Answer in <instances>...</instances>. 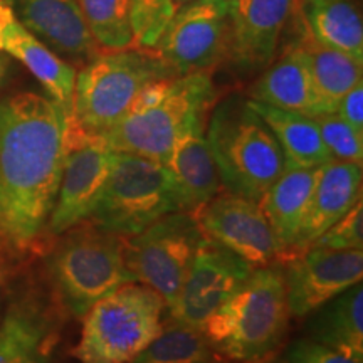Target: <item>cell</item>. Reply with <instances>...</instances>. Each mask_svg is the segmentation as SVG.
I'll list each match as a JSON object with an SVG mask.
<instances>
[{
    "mask_svg": "<svg viewBox=\"0 0 363 363\" xmlns=\"http://www.w3.org/2000/svg\"><path fill=\"white\" fill-rule=\"evenodd\" d=\"M66 111L44 94L0 99V251L19 256L43 240L65 165Z\"/></svg>",
    "mask_w": 363,
    "mask_h": 363,
    "instance_id": "obj_1",
    "label": "cell"
},
{
    "mask_svg": "<svg viewBox=\"0 0 363 363\" xmlns=\"http://www.w3.org/2000/svg\"><path fill=\"white\" fill-rule=\"evenodd\" d=\"M289 315L283 269L262 266L207 318L202 333L225 360L266 363L283 343Z\"/></svg>",
    "mask_w": 363,
    "mask_h": 363,
    "instance_id": "obj_2",
    "label": "cell"
},
{
    "mask_svg": "<svg viewBox=\"0 0 363 363\" xmlns=\"http://www.w3.org/2000/svg\"><path fill=\"white\" fill-rule=\"evenodd\" d=\"M207 143L227 192L259 203L284 170L281 147L249 98L230 94L211 113Z\"/></svg>",
    "mask_w": 363,
    "mask_h": 363,
    "instance_id": "obj_3",
    "label": "cell"
},
{
    "mask_svg": "<svg viewBox=\"0 0 363 363\" xmlns=\"http://www.w3.org/2000/svg\"><path fill=\"white\" fill-rule=\"evenodd\" d=\"M61 235L65 238L49 256V278L71 315L83 318L106 294L135 283L125 259V238L91 220Z\"/></svg>",
    "mask_w": 363,
    "mask_h": 363,
    "instance_id": "obj_4",
    "label": "cell"
},
{
    "mask_svg": "<svg viewBox=\"0 0 363 363\" xmlns=\"http://www.w3.org/2000/svg\"><path fill=\"white\" fill-rule=\"evenodd\" d=\"M167 305L140 283L111 291L83 316V330L72 355L81 363H131L165 326Z\"/></svg>",
    "mask_w": 363,
    "mask_h": 363,
    "instance_id": "obj_5",
    "label": "cell"
},
{
    "mask_svg": "<svg viewBox=\"0 0 363 363\" xmlns=\"http://www.w3.org/2000/svg\"><path fill=\"white\" fill-rule=\"evenodd\" d=\"M179 76L150 49L98 54L76 74L71 120L88 135L108 133L150 81Z\"/></svg>",
    "mask_w": 363,
    "mask_h": 363,
    "instance_id": "obj_6",
    "label": "cell"
},
{
    "mask_svg": "<svg viewBox=\"0 0 363 363\" xmlns=\"http://www.w3.org/2000/svg\"><path fill=\"white\" fill-rule=\"evenodd\" d=\"M174 212H182V203L167 167L152 158L115 152L88 220L121 238H131Z\"/></svg>",
    "mask_w": 363,
    "mask_h": 363,
    "instance_id": "obj_7",
    "label": "cell"
},
{
    "mask_svg": "<svg viewBox=\"0 0 363 363\" xmlns=\"http://www.w3.org/2000/svg\"><path fill=\"white\" fill-rule=\"evenodd\" d=\"M216 99L217 91L208 72L175 76L162 103L143 111L125 113L103 135V140L113 152L133 153L163 163L185 130L207 123V113Z\"/></svg>",
    "mask_w": 363,
    "mask_h": 363,
    "instance_id": "obj_8",
    "label": "cell"
},
{
    "mask_svg": "<svg viewBox=\"0 0 363 363\" xmlns=\"http://www.w3.org/2000/svg\"><path fill=\"white\" fill-rule=\"evenodd\" d=\"M202 239L192 214L174 212L140 234L125 238L126 266L136 283L160 294L169 310L179 296Z\"/></svg>",
    "mask_w": 363,
    "mask_h": 363,
    "instance_id": "obj_9",
    "label": "cell"
},
{
    "mask_svg": "<svg viewBox=\"0 0 363 363\" xmlns=\"http://www.w3.org/2000/svg\"><path fill=\"white\" fill-rule=\"evenodd\" d=\"M113 150L101 136L88 135L66 116L65 165L48 233L61 235L88 220L110 174Z\"/></svg>",
    "mask_w": 363,
    "mask_h": 363,
    "instance_id": "obj_10",
    "label": "cell"
},
{
    "mask_svg": "<svg viewBox=\"0 0 363 363\" xmlns=\"http://www.w3.org/2000/svg\"><path fill=\"white\" fill-rule=\"evenodd\" d=\"M230 0H195L180 7L153 51L177 74L207 72L230 51Z\"/></svg>",
    "mask_w": 363,
    "mask_h": 363,
    "instance_id": "obj_11",
    "label": "cell"
},
{
    "mask_svg": "<svg viewBox=\"0 0 363 363\" xmlns=\"http://www.w3.org/2000/svg\"><path fill=\"white\" fill-rule=\"evenodd\" d=\"M256 267L203 238L179 296L169 308L172 321L202 331L207 318L246 283Z\"/></svg>",
    "mask_w": 363,
    "mask_h": 363,
    "instance_id": "obj_12",
    "label": "cell"
},
{
    "mask_svg": "<svg viewBox=\"0 0 363 363\" xmlns=\"http://www.w3.org/2000/svg\"><path fill=\"white\" fill-rule=\"evenodd\" d=\"M192 216L203 238L234 252L254 267L274 264L281 257L261 203L222 192Z\"/></svg>",
    "mask_w": 363,
    "mask_h": 363,
    "instance_id": "obj_13",
    "label": "cell"
},
{
    "mask_svg": "<svg viewBox=\"0 0 363 363\" xmlns=\"http://www.w3.org/2000/svg\"><path fill=\"white\" fill-rule=\"evenodd\" d=\"M283 272L289 313L306 316L362 283L363 249L310 247L293 257Z\"/></svg>",
    "mask_w": 363,
    "mask_h": 363,
    "instance_id": "obj_14",
    "label": "cell"
},
{
    "mask_svg": "<svg viewBox=\"0 0 363 363\" xmlns=\"http://www.w3.org/2000/svg\"><path fill=\"white\" fill-rule=\"evenodd\" d=\"M293 0H230L227 62L244 74L264 71L274 59Z\"/></svg>",
    "mask_w": 363,
    "mask_h": 363,
    "instance_id": "obj_15",
    "label": "cell"
},
{
    "mask_svg": "<svg viewBox=\"0 0 363 363\" xmlns=\"http://www.w3.org/2000/svg\"><path fill=\"white\" fill-rule=\"evenodd\" d=\"M16 19L54 52L89 62L99 45L89 33L78 0H6Z\"/></svg>",
    "mask_w": 363,
    "mask_h": 363,
    "instance_id": "obj_16",
    "label": "cell"
},
{
    "mask_svg": "<svg viewBox=\"0 0 363 363\" xmlns=\"http://www.w3.org/2000/svg\"><path fill=\"white\" fill-rule=\"evenodd\" d=\"M57 342L56 318L38 293H24L0 320V363H49Z\"/></svg>",
    "mask_w": 363,
    "mask_h": 363,
    "instance_id": "obj_17",
    "label": "cell"
},
{
    "mask_svg": "<svg viewBox=\"0 0 363 363\" xmlns=\"http://www.w3.org/2000/svg\"><path fill=\"white\" fill-rule=\"evenodd\" d=\"M0 51L21 61L66 115L71 113L76 69L26 29L6 0H0Z\"/></svg>",
    "mask_w": 363,
    "mask_h": 363,
    "instance_id": "obj_18",
    "label": "cell"
},
{
    "mask_svg": "<svg viewBox=\"0 0 363 363\" xmlns=\"http://www.w3.org/2000/svg\"><path fill=\"white\" fill-rule=\"evenodd\" d=\"M358 202H362V165L340 160L321 165L293 257L306 251Z\"/></svg>",
    "mask_w": 363,
    "mask_h": 363,
    "instance_id": "obj_19",
    "label": "cell"
},
{
    "mask_svg": "<svg viewBox=\"0 0 363 363\" xmlns=\"http://www.w3.org/2000/svg\"><path fill=\"white\" fill-rule=\"evenodd\" d=\"M249 99L310 118L326 115L299 43L286 49L274 65L264 69L249 91Z\"/></svg>",
    "mask_w": 363,
    "mask_h": 363,
    "instance_id": "obj_20",
    "label": "cell"
},
{
    "mask_svg": "<svg viewBox=\"0 0 363 363\" xmlns=\"http://www.w3.org/2000/svg\"><path fill=\"white\" fill-rule=\"evenodd\" d=\"M163 165L174 179L182 212L194 214L219 194L220 180L206 138V125L185 130Z\"/></svg>",
    "mask_w": 363,
    "mask_h": 363,
    "instance_id": "obj_21",
    "label": "cell"
},
{
    "mask_svg": "<svg viewBox=\"0 0 363 363\" xmlns=\"http://www.w3.org/2000/svg\"><path fill=\"white\" fill-rule=\"evenodd\" d=\"M318 174L320 167L284 169L261 199V208L278 242L281 257H293Z\"/></svg>",
    "mask_w": 363,
    "mask_h": 363,
    "instance_id": "obj_22",
    "label": "cell"
},
{
    "mask_svg": "<svg viewBox=\"0 0 363 363\" xmlns=\"http://www.w3.org/2000/svg\"><path fill=\"white\" fill-rule=\"evenodd\" d=\"M311 340L363 363V286L358 283L316 310Z\"/></svg>",
    "mask_w": 363,
    "mask_h": 363,
    "instance_id": "obj_23",
    "label": "cell"
},
{
    "mask_svg": "<svg viewBox=\"0 0 363 363\" xmlns=\"http://www.w3.org/2000/svg\"><path fill=\"white\" fill-rule=\"evenodd\" d=\"M249 101L278 140L284 157V169H315L333 160L321 140L315 118L252 99Z\"/></svg>",
    "mask_w": 363,
    "mask_h": 363,
    "instance_id": "obj_24",
    "label": "cell"
},
{
    "mask_svg": "<svg viewBox=\"0 0 363 363\" xmlns=\"http://www.w3.org/2000/svg\"><path fill=\"white\" fill-rule=\"evenodd\" d=\"M296 13L308 38L363 62L362 16L352 0H308Z\"/></svg>",
    "mask_w": 363,
    "mask_h": 363,
    "instance_id": "obj_25",
    "label": "cell"
},
{
    "mask_svg": "<svg viewBox=\"0 0 363 363\" xmlns=\"http://www.w3.org/2000/svg\"><path fill=\"white\" fill-rule=\"evenodd\" d=\"M299 44L306 52L313 83H315L316 93L321 99L325 113L326 115L335 113L340 99L353 86L362 83L363 62L342 51H337V49L325 48V45L308 38L306 34L299 40Z\"/></svg>",
    "mask_w": 363,
    "mask_h": 363,
    "instance_id": "obj_26",
    "label": "cell"
},
{
    "mask_svg": "<svg viewBox=\"0 0 363 363\" xmlns=\"http://www.w3.org/2000/svg\"><path fill=\"white\" fill-rule=\"evenodd\" d=\"M131 363H225V358L201 330L172 321Z\"/></svg>",
    "mask_w": 363,
    "mask_h": 363,
    "instance_id": "obj_27",
    "label": "cell"
},
{
    "mask_svg": "<svg viewBox=\"0 0 363 363\" xmlns=\"http://www.w3.org/2000/svg\"><path fill=\"white\" fill-rule=\"evenodd\" d=\"M89 33L106 51L133 49L131 0H78Z\"/></svg>",
    "mask_w": 363,
    "mask_h": 363,
    "instance_id": "obj_28",
    "label": "cell"
},
{
    "mask_svg": "<svg viewBox=\"0 0 363 363\" xmlns=\"http://www.w3.org/2000/svg\"><path fill=\"white\" fill-rule=\"evenodd\" d=\"M177 11L174 0H131L133 49L153 51Z\"/></svg>",
    "mask_w": 363,
    "mask_h": 363,
    "instance_id": "obj_29",
    "label": "cell"
},
{
    "mask_svg": "<svg viewBox=\"0 0 363 363\" xmlns=\"http://www.w3.org/2000/svg\"><path fill=\"white\" fill-rule=\"evenodd\" d=\"M321 140L333 160L355 163L363 162V135L352 128L337 113L315 118Z\"/></svg>",
    "mask_w": 363,
    "mask_h": 363,
    "instance_id": "obj_30",
    "label": "cell"
},
{
    "mask_svg": "<svg viewBox=\"0 0 363 363\" xmlns=\"http://www.w3.org/2000/svg\"><path fill=\"white\" fill-rule=\"evenodd\" d=\"M310 247H326L337 251L363 249V207L358 202L350 212L335 222ZM308 247V249H310Z\"/></svg>",
    "mask_w": 363,
    "mask_h": 363,
    "instance_id": "obj_31",
    "label": "cell"
},
{
    "mask_svg": "<svg viewBox=\"0 0 363 363\" xmlns=\"http://www.w3.org/2000/svg\"><path fill=\"white\" fill-rule=\"evenodd\" d=\"M283 360L286 363H360L311 338H301L294 342L288 348Z\"/></svg>",
    "mask_w": 363,
    "mask_h": 363,
    "instance_id": "obj_32",
    "label": "cell"
},
{
    "mask_svg": "<svg viewBox=\"0 0 363 363\" xmlns=\"http://www.w3.org/2000/svg\"><path fill=\"white\" fill-rule=\"evenodd\" d=\"M338 116H342L353 130L363 135V83L348 91L345 96L340 99L337 106Z\"/></svg>",
    "mask_w": 363,
    "mask_h": 363,
    "instance_id": "obj_33",
    "label": "cell"
},
{
    "mask_svg": "<svg viewBox=\"0 0 363 363\" xmlns=\"http://www.w3.org/2000/svg\"><path fill=\"white\" fill-rule=\"evenodd\" d=\"M9 279H11V267H9L6 254L0 251V320H2V303L4 296H6Z\"/></svg>",
    "mask_w": 363,
    "mask_h": 363,
    "instance_id": "obj_34",
    "label": "cell"
},
{
    "mask_svg": "<svg viewBox=\"0 0 363 363\" xmlns=\"http://www.w3.org/2000/svg\"><path fill=\"white\" fill-rule=\"evenodd\" d=\"M0 52H2V51H0ZM6 69H7V62H6V59H4L2 56H0V84H2L4 76H6Z\"/></svg>",
    "mask_w": 363,
    "mask_h": 363,
    "instance_id": "obj_35",
    "label": "cell"
},
{
    "mask_svg": "<svg viewBox=\"0 0 363 363\" xmlns=\"http://www.w3.org/2000/svg\"><path fill=\"white\" fill-rule=\"evenodd\" d=\"M308 2V0H293V11L298 12L299 9H301L305 4Z\"/></svg>",
    "mask_w": 363,
    "mask_h": 363,
    "instance_id": "obj_36",
    "label": "cell"
},
{
    "mask_svg": "<svg viewBox=\"0 0 363 363\" xmlns=\"http://www.w3.org/2000/svg\"><path fill=\"white\" fill-rule=\"evenodd\" d=\"M174 2H175L177 9H180V7L187 6V4H192V2H195V0H174Z\"/></svg>",
    "mask_w": 363,
    "mask_h": 363,
    "instance_id": "obj_37",
    "label": "cell"
},
{
    "mask_svg": "<svg viewBox=\"0 0 363 363\" xmlns=\"http://www.w3.org/2000/svg\"><path fill=\"white\" fill-rule=\"evenodd\" d=\"M272 363H286V362L283 360V358H279V360H274Z\"/></svg>",
    "mask_w": 363,
    "mask_h": 363,
    "instance_id": "obj_38",
    "label": "cell"
}]
</instances>
